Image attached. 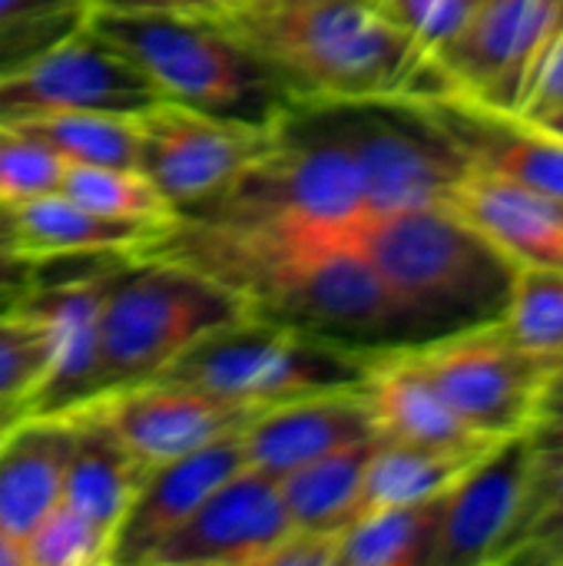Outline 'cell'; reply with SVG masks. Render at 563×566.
Listing matches in <instances>:
<instances>
[{"label": "cell", "instance_id": "21", "mask_svg": "<svg viewBox=\"0 0 563 566\" xmlns=\"http://www.w3.org/2000/svg\"><path fill=\"white\" fill-rule=\"evenodd\" d=\"M17 249L46 259H110V255H146L166 239V226H146L133 219H113L93 212L63 192H46L10 209Z\"/></svg>", "mask_w": 563, "mask_h": 566}, {"label": "cell", "instance_id": "46", "mask_svg": "<svg viewBox=\"0 0 563 566\" xmlns=\"http://www.w3.org/2000/svg\"><path fill=\"white\" fill-rule=\"evenodd\" d=\"M242 3H302V0H242Z\"/></svg>", "mask_w": 563, "mask_h": 566}, {"label": "cell", "instance_id": "6", "mask_svg": "<svg viewBox=\"0 0 563 566\" xmlns=\"http://www.w3.org/2000/svg\"><path fill=\"white\" fill-rule=\"evenodd\" d=\"M196 219L275 229L352 232L368 216L352 153L325 129L292 109L272 146Z\"/></svg>", "mask_w": 563, "mask_h": 566}, {"label": "cell", "instance_id": "19", "mask_svg": "<svg viewBox=\"0 0 563 566\" xmlns=\"http://www.w3.org/2000/svg\"><path fill=\"white\" fill-rule=\"evenodd\" d=\"M448 206L514 269H563V199L484 169H465Z\"/></svg>", "mask_w": 563, "mask_h": 566}, {"label": "cell", "instance_id": "42", "mask_svg": "<svg viewBox=\"0 0 563 566\" xmlns=\"http://www.w3.org/2000/svg\"><path fill=\"white\" fill-rule=\"evenodd\" d=\"M541 411H563V361H557V368H554V375H551V381H548ZM541 411H538V415H541Z\"/></svg>", "mask_w": 563, "mask_h": 566}, {"label": "cell", "instance_id": "9", "mask_svg": "<svg viewBox=\"0 0 563 566\" xmlns=\"http://www.w3.org/2000/svg\"><path fill=\"white\" fill-rule=\"evenodd\" d=\"M139 169L163 189L179 216L219 199L239 172L259 159L279 126H256L156 99L133 113Z\"/></svg>", "mask_w": 563, "mask_h": 566}, {"label": "cell", "instance_id": "34", "mask_svg": "<svg viewBox=\"0 0 563 566\" xmlns=\"http://www.w3.org/2000/svg\"><path fill=\"white\" fill-rule=\"evenodd\" d=\"M66 163L27 136L23 129L0 123V206L13 209L46 192H60Z\"/></svg>", "mask_w": 563, "mask_h": 566}, {"label": "cell", "instance_id": "33", "mask_svg": "<svg viewBox=\"0 0 563 566\" xmlns=\"http://www.w3.org/2000/svg\"><path fill=\"white\" fill-rule=\"evenodd\" d=\"M50 371V332L27 312L13 308L0 315V405H30Z\"/></svg>", "mask_w": 563, "mask_h": 566}, {"label": "cell", "instance_id": "31", "mask_svg": "<svg viewBox=\"0 0 563 566\" xmlns=\"http://www.w3.org/2000/svg\"><path fill=\"white\" fill-rule=\"evenodd\" d=\"M113 537L56 501L20 541L23 566H100L110 564Z\"/></svg>", "mask_w": 563, "mask_h": 566}, {"label": "cell", "instance_id": "7", "mask_svg": "<svg viewBox=\"0 0 563 566\" xmlns=\"http://www.w3.org/2000/svg\"><path fill=\"white\" fill-rule=\"evenodd\" d=\"M295 109L352 153L368 216L445 206L468 169L441 126L415 99H362Z\"/></svg>", "mask_w": 563, "mask_h": 566}, {"label": "cell", "instance_id": "3", "mask_svg": "<svg viewBox=\"0 0 563 566\" xmlns=\"http://www.w3.org/2000/svg\"><path fill=\"white\" fill-rule=\"evenodd\" d=\"M355 239L415 318L421 342L501 315L514 265L448 202L372 212Z\"/></svg>", "mask_w": 563, "mask_h": 566}, {"label": "cell", "instance_id": "15", "mask_svg": "<svg viewBox=\"0 0 563 566\" xmlns=\"http://www.w3.org/2000/svg\"><path fill=\"white\" fill-rule=\"evenodd\" d=\"M249 468L242 431L222 434L206 448L146 468L129 507L113 534L110 564L146 566L153 551L189 521V514L236 471Z\"/></svg>", "mask_w": 563, "mask_h": 566}, {"label": "cell", "instance_id": "16", "mask_svg": "<svg viewBox=\"0 0 563 566\" xmlns=\"http://www.w3.org/2000/svg\"><path fill=\"white\" fill-rule=\"evenodd\" d=\"M531 481L524 431L494 444L441 501L431 566H491L511 534Z\"/></svg>", "mask_w": 563, "mask_h": 566}, {"label": "cell", "instance_id": "37", "mask_svg": "<svg viewBox=\"0 0 563 566\" xmlns=\"http://www.w3.org/2000/svg\"><path fill=\"white\" fill-rule=\"evenodd\" d=\"M338 537L342 534H325V531H299L292 527L259 566H335L338 554Z\"/></svg>", "mask_w": 563, "mask_h": 566}, {"label": "cell", "instance_id": "28", "mask_svg": "<svg viewBox=\"0 0 563 566\" xmlns=\"http://www.w3.org/2000/svg\"><path fill=\"white\" fill-rule=\"evenodd\" d=\"M60 192L93 212L113 219H133L146 226H176L179 212L163 196V189L143 172L129 166H86L66 163Z\"/></svg>", "mask_w": 563, "mask_h": 566}, {"label": "cell", "instance_id": "4", "mask_svg": "<svg viewBox=\"0 0 563 566\" xmlns=\"http://www.w3.org/2000/svg\"><path fill=\"white\" fill-rule=\"evenodd\" d=\"M246 315L232 289L179 259L146 252L116 262L100 305V398L156 381L206 335Z\"/></svg>", "mask_w": 563, "mask_h": 566}, {"label": "cell", "instance_id": "32", "mask_svg": "<svg viewBox=\"0 0 563 566\" xmlns=\"http://www.w3.org/2000/svg\"><path fill=\"white\" fill-rule=\"evenodd\" d=\"M86 0H0V73L83 27Z\"/></svg>", "mask_w": 563, "mask_h": 566}, {"label": "cell", "instance_id": "30", "mask_svg": "<svg viewBox=\"0 0 563 566\" xmlns=\"http://www.w3.org/2000/svg\"><path fill=\"white\" fill-rule=\"evenodd\" d=\"M491 566H563V474L528 481L518 521Z\"/></svg>", "mask_w": 563, "mask_h": 566}, {"label": "cell", "instance_id": "45", "mask_svg": "<svg viewBox=\"0 0 563 566\" xmlns=\"http://www.w3.org/2000/svg\"><path fill=\"white\" fill-rule=\"evenodd\" d=\"M531 123L544 126L548 133H554V136H561L563 139V109H554V113H548V116H541V119H531Z\"/></svg>", "mask_w": 563, "mask_h": 566}, {"label": "cell", "instance_id": "39", "mask_svg": "<svg viewBox=\"0 0 563 566\" xmlns=\"http://www.w3.org/2000/svg\"><path fill=\"white\" fill-rule=\"evenodd\" d=\"M90 10L110 13H176V17H222L242 0H86Z\"/></svg>", "mask_w": 563, "mask_h": 566}, {"label": "cell", "instance_id": "2", "mask_svg": "<svg viewBox=\"0 0 563 566\" xmlns=\"http://www.w3.org/2000/svg\"><path fill=\"white\" fill-rule=\"evenodd\" d=\"M86 23L139 70L156 99L256 126H279L295 109L275 70L219 17L90 10Z\"/></svg>", "mask_w": 563, "mask_h": 566}, {"label": "cell", "instance_id": "18", "mask_svg": "<svg viewBox=\"0 0 563 566\" xmlns=\"http://www.w3.org/2000/svg\"><path fill=\"white\" fill-rule=\"evenodd\" d=\"M372 438L378 434L362 385L262 408L242 428L249 468L275 481L322 454Z\"/></svg>", "mask_w": 563, "mask_h": 566}, {"label": "cell", "instance_id": "43", "mask_svg": "<svg viewBox=\"0 0 563 566\" xmlns=\"http://www.w3.org/2000/svg\"><path fill=\"white\" fill-rule=\"evenodd\" d=\"M0 566H23V557H20V544L0 531Z\"/></svg>", "mask_w": 563, "mask_h": 566}, {"label": "cell", "instance_id": "20", "mask_svg": "<svg viewBox=\"0 0 563 566\" xmlns=\"http://www.w3.org/2000/svg\"><path fill=\"white\" fill-rule=\"evenodd\" d=\"M375 434L382 441L421 444V448H491L471 434L461 418L448 408L435 381L415 361L408 345L375 352L362 381Z\"/></svg>", "mask_w": 563, "mask_h": 566}, {"label": "cell", "instance_id": "25", "mask_svg": "<svg viewBox=\"0 0 563 566\" xmlns=\"http://www.w3.org/2000/svg\"><path fill=\"white\" fill-rule=\"evenodd\" d=\"M378 438L338 448L322 454L289 474H282L279 497L289 514V524L299 531H325L342 534L358 514V494L365 464L375 451Z\"/></svg>", "mask_w": 563, "mask_h": 566}, {"label": "cell", "instance_id": "36", "mask_svg": "<svg viewBox=\"0 0 563 566\" xmlns=\"http://www.w3.org/2000/svg\"><path fill=\"white\" fill-rule=\"evenodd\" d=\"M554 109H563V23L557 27V33L551 36L538 73L528 86V96L521 103V116L524 119H541Z\"/></svg>", "mask_w": 563, "mask_h": 566}, {"label": "cell", "instance_id": "29", "mask_svg": "<svg viewBox=\"0 0 563 566\" xmlns=\"http://www.w3.org/2000/svg\"><path fill=\"white\" fill-rule=\"evenodd\" d=\"M498 325L528 355L563 361V269H514Z\"/></svg>", "mask_w": 563, "mask_h": 566}, {"label": "cell", "instance_id": "10", "mask_svg": "<svg viewBox=\"0 0 563 566\" xmlns=\"http://www.w3.org/2000/svg\"><path fill=\"white\" fill-rule=\"evenodd\" d=\"M156 103L139 70L90 23L0 73V123L63 113H136Z\"/></svg>", "mask_w": 563, "mask_h": 566}, {"label": "cell", "instance_id": "11", "mask_svg": "<svg viewBox=\"0 0 563 566\" xmlns=\"http://www.w3.org/2000/svg\"><path fill=\"white\" fill-rule=\"evenodd\" d=\"M561 23L563 0H481L431 60L448 93L518 113Z\"/></svg>", "mask_w": 563, "mask_h": 566}, {"label": "cell", "instance_id": "1", "mask_svg": "<svg viewBox=\"0 0 563 566\" xmlns=\"http://www.w3.org/2000/svg\"><path fill=\"white\" fill-rule=\"evenodd\" d=\"M219 20L275 70L295 106L448 93L435 60L378 0L239 3Z\"/></svg>", "mask_w": 563, "mask_h": 566}, {"label": "cell", "instance_id": "22", "mask_svg": "<svg viewBox=\"0 0 563 566\" xmlns=\"http://www.w3.org/2000/svg\"><path fill=\"white\" fill-rule=\"evenodd\" d=\"M70 448V415H27L0 441V531L17 544L63 497Z\"/></svg>", "mask_w": 563, "mask_h": 566}, {"label": "cell", "instance_id": "35", "mask_svg": "<svg viewBox=\"0 0 563 566\" xmlns=\"http://www.w3.org/2000/svg\"><path fill=\"white\" fill-rule=\"evenodd\" d=\"M378 7L435 56L481 7V0H378Z\"/></svg>", "mask_w": 563, "mask_h": 566}, {"label": "cell", "instance_id": "12", "mask_svg": "<svg viewBox=\"0 0 563 566\" xmlns=\"http://www.w3.org/2000/svg\"><path fill=\"white\" fill-rule=\"evenodd\" d=\"M289 531L275 478L242 468L153 551L146 566H259Z\"/></svg>", "mask_w": 563, "mask_h": 566}, {"label": "cell", "instance_id": "23", "mask_svg": "<svg viewBox=\"0 0 563 566\" xmlns=\"http://www.w3.org/2000/svg\"><path fill=\"white\" fill-rule=\"evenodd\" d=\"M66 415L73 418V448L60 501L113 537L146 468L129 454L96 401Z\"/></svg>", "mask_w": 563, "mask_h": 566}, {"label": "cell", "instance_id": "41", "mask_svg": "<svg viewBox=\"0 0 563 566\" xmlns=\"http://www.w3.org/2000/svg\"><path fill=\"white\" fill-rule=\"evenodd\" d=\"M27 415H30V405H23V401H7V405H0V441H3Z\"/></svg>", "mask_w": 563, "mask_h": 566}, {"label": "cell", "instance_id": "5", "mask_svg": "<svg viewBox=\"0 0 563 566\" xmlns=\"http://www.w3.org/2000/svg\"><path fill=\"white\" fill-rule=\"evenodd\" d=\"M375 352L246 315L176 358L159 378L196 385L202 391L272 408L309 395L358 388Z\"/></svg>", "mask_w": 563, "mask_h": 566}, {"label": "cell", "instance_id": "17", "mask_svg": "<svg viewBox=\"0 0 563 566\" xmlns=\"http://www.w3.org/2000/svg\"><path fill=\"white\" fill-rule=\"evenodd\" d=\"M441 126L468 169H484L511 182L563 199V139L511 109H491L458 93L415 99Z\"/></svg>", "mask_w": 563, "mask_h": 566}, {"label": "cell", "instance_id": "24", "mask_svg": "<svg viewBox=\"0 0 563 566\" xmlns=\"http://www.w3.org/2000/svg\"><path fill=\"white\" fill-rule=\"evenodd\" d=\"M491 448H421V444H398L378 438L365 464L355 521L378 507L421 504L448 494Z\"/></svg>", "mask_w": 563, "mask_h": 566}, {"label": "cell", "instance_id": "14", "mask_svg": "<svg viewBox=\"0 0 563 566\" xmlns=\"http://www.w3.org/2000/svg\"><path fill=\"white\" fill-rule=\"evenodd\" d=\"M119 259H103V265L86 275L63 282H46L23 298L20 308L33 312L50 332V371L30 401V415H66L100 398L96 388V348H100V305L106 282Z\"/></svg>", "mask_w": 563, "mask_h": 566}, {"label": "cell", "instance_id": "26", "mask_svg": "<svg viewBox=\"0 0 563 566\" xmlns=\"http://www.w3.org/2000/svg\"><path fill=\"white\" fill-rule=\"evenodd\" d=\"M441 501L445 494L421 504L378 507L358 517L338 537L335 566H431Z\"/></svg>", "mask_w": 563, "mask_h": 566}, {"label": "cell", "instance_id": "13", "mask_svg": "<svg viewBox=\"0 0 563 566\" xmlns=\"http://www.w3.org/2000/svg\"><path fill=\"white\" fill-rule=\"evenodd\" d=\"M96 408L143 468L173 461L212 444L222 434L242 431L262 411L166 378L103 395Z\"/></svg>", "mask_w": 563, "mask_h": 566}, {"label": "cell", "instance_id": "27", "mask_svg": "<svg viewBox=\"0 0 563 566\" xmlns=\"http://www.w3.org/2000/svg\"><path fill=\"white\" fill-rule=\"evenodd\" d=\"M53 149L63 163L129 166L139 169V139L133 113H63L27 123H10Z\"/></svg>", "mask_w": 563, "mask_h": 566}, {"label": "cell", "instance_id": "44", "mask_svg": "<svg viewBox=\"0 0 563 566\" xmlns=\"http://www.w3.org/2000/svg\"><path fill=\"white\" fill-rule=\"evenodd\" d=\"M0 249H17V232H13V216L7 206H0Z\"/></svg>", "mask_w": 563, "mask_h": 566}, {"label": "cell", "instance_id": "40", "mask_svg": "<svg viewBox=\"0 0 563 566\" xmlns=\"http://www.w3.org/2000/svg\"><path fill=\"white\" fill-rule=\"evenodd\" d=\"M37 285H40V259L20 249H0V315L20 308Z\"/></svg>", "mask_w": 563, "mask_h": 566}, {"label": "cell", "instance_id": "8", "mask_svg": "<svg viewBox=\"0 0 563 566\" xmlns=\"http://www.w3.org/2000/svg\"><path fill=\"white\" fill-rule=\"evenodd\" d=\"M408 348L461 424L484 441H504L528 431L557 368L518 348L501 332L498 318Z\"/></svg>", "mask_w": 563, "mask_h": 566}, {"label": "cell", "instance_id": "38", "mask_svg": "<svg viewBox=\"0 0 563 566\" xmlns=\"http://www.w3.org/2000/svg\"><path fill=\"white\" fill-rule=\"evenodd\" d=\"M531 451V481H548L563 474V411H541L528 431Z\"/></svg>", "mask_w": 563, "mask_h": 566}]
</instances>
